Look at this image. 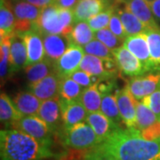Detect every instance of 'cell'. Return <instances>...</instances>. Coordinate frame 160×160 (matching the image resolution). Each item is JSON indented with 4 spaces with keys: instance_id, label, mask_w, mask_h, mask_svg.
Returning <instances> with one entry per match:
<instances>
[{
    "instance_id": "obj_28",
    "label": "cell",
    "mask_w": 160,
    "mask_h": 160,
    "mask_svg": "<svg viewBox=\"0 0 160 160\" xmlns=\"http://www.w3.org/2000/svg\"><path fill=\"white\" fill-rule=\"evenodd\" d=\"M158 121L155 113L142 101L136 103V129L142 131Z\"/></svg>"
},
{
    "instance_id": "obj_21",
    "label": "cell",
    "mask_w": 160,
    "mask_h": 160,
    "mask_svg": "<svg viewBox=\"0 0 160 160\" xmlns=\"http://www.w3.org/2000/svg\"><path fill=\"white\" fill-rule=\"evenodd\" d=\"M123 3L126 10L135 15L145 26L149 29L160 28L155 20L150 4L146 0H125Z\"/></svg>"
},
{
    "instance_id": "obj_5",
    "label": "cell",
    "mask_w": 160,
    "mask_h": 160,
    "mask_svg": "<svg viewBox=\"0 0 160 160\" xmlns=\"http://www.w3.org/2000/svg\"><path fill=\"white\" fill-rule=\"evenodd\" d=\"M9 1L15 17V34L23 36L29 31L37 30V23L42 8L23 0Z\"/></svg>"
},
{
    "instance_id": "obj_10",
    "label": "cell",
    "mask_w": 160,
    "mask_h": 160,
    "mask_svg": "<svg viewBox=\"0 0 160 160\" xmlns=\"http://www.w3.org/2000/svg\"><path fill=\"white\" fill-rule=\"evenodd\" d=\"M160 86V71L132 78L126 87L136 101H142L143 98L150 95Z\"/></svg>"
},
{
    "instance_id": "obj_37",
    "label": "cell",
    "mask_w": 160,
    "mask_h": 160,
    "mask_svg": "<svg viewBox=\"0 0 160 160\" xmlns=\"http://www.w3.org/2000/svg\"><path fill=\"white\" fill-rule=\"evenodd\" d=\"M109 29L112 31V33L116 35L118 38L121 40L126 39L127 34L126 32V29L124 28V25L121 22V19H120L119 15L117 13L116 9H115V12L113 13L112 17L110 19V22L109 24Z\"/></svg>"
},
{
    "instance_id": "obj_31",
    "label": "cell",
    "mask_w": 160,
    "mask_h": 160,
    "mask_svg": "<svg viewBox=\"0 0 160 160\" xmlns=\"http://www.w3.org/2000/svg\"><path fill=\"white\" fill-rule=\"evenodd\" d=\"M101 111L105 114L110 119H112L116 124L119 125L120 122H123L120 116L119 109L118 106V102L115 94L106 93L102 95Z\"/></svg>"
},
{
    "instance_id": "obj_24",
    "label": "cell",
    "mask_w": 160,
    "mask_h": 160,
    "mask_svg": "<svg viewBox=\"0 0 160 160\" xmlns=\"http://www.w3.org/2000/svg\"><path fill=\"white\" fill-rule=\"evenodd\" d=\"M116 12L119 15L127 36L146 33L149 29V28L145 26L135 15L126 10V8H120L116 6Z\"/></svg>"
},
{
    "instance_id": "obj_22",
    "label": "cell",
    "mask_w": 160,
    "mask_h": 160,
    "mask_svg": "<svg viewBox=\"0 0 160 160\" xmlns=\"http://www.w3.org/2000/svg\"><path fill=\"white\" fill-rule=\"evenodd\" d=\"M42 102L29 91L18 92L12 99L15 108L22 116L38 115Z\"/></svg>"
},
{
    "instance_id": "obj_39",
    "label": "cell",
    "mask_w": 160,
    "mask_h": 160,
    "mask_svg": "<svg viewBox=\"0 0 160 160\" xmlns=\"http://www.w3.org/2000/svg\"><path fill=\"white\" fill-rule=\"evenodd\" d=\"M84 160H116L112 157L106 154L98 146L87 150Z\"/></svg>"
},
{
    "instance_id": "obj_42",
    "label": "cell",
    "mask_w": 160,
    "mask_h": 160,
    "mask_svg": "<svg viewBox=\"0 0 160 160\" xmlns=\"http://www.w3.org/2000/svg\"><path fill=\"white\" fill-rule=\"evenodd\" d=\"M78 1L79 0H55V4L54 5H56V6L61 7V8L73 10Z\"/></svg>"
},
{
    "instance_id": "obj_33",
    "label": "cell",
    "mask_w": 160,
    "mask_h": 160,
    "mask_svg": "<svg viewBox=\"0 0 160 160\" xmlns=\"http://www.w3.org/2000/svg\"><path fill=\"white\" fill-rule=\"evenodd\" d=\"M115 9H116V6L115 4H113L106 10L92 16L87 21V22L91 27V29L93 30V32L98 31L100 29L109 28V22L113 13L115 12Z\"/></svg>"
},
{
    "instance_id": "obj_35",
    "label": "cell",
    "mask_w": 160,
    "mask_h": 160,
    "mask_svg": "<svg viewBox=\"0 0 160 160\" xmlns=\"http://www.w3.org/2000/svg\"><path fill=\"white\" fill-rule=\"evenodd\" d=\"M94 38H95V39H98L102 43H103L105 46L109 47L112 51L116 48L121 46V45H123V43H124V41L118 38L116 35L113 34L112 31L109 28L95 31Z\"/></svg>"
},
{
    "instance_id": "obj_4",
    "label": "cell",
    "mask_w": 160,
    "mask_h": 160,
    "mask_svg": "<svg viewBox=\"0 0 160 160\" xmlns=\"http://www.w3.org/2000/svg\"><path fill=\"white\" fill-rule=\"evenodd\" d=\"M63 145L72 149H90L102 143L90 125L85 121L77 124L62 133Z\"/></svg>"
},
{
    "instance_id": "obj_29",
    "label": "cell",
    "mask_w": 160,
    "mask_h": 160,
    "mask_svg": "<svg viewBox=\"0 0 160 160\" xmlns=\"http://www.w3.org/2000/svg\"><path fill=\"white\" fill-rule=\"evenodd\" d=\"M84 88L75 82L70 77L61 78L60 83V96L66 101L79 100Z\"/></svg>"
},
{
    "instance_id": "obj_9",
    "label": "cell",
    "mask_w": 160,
    "mask_h": 160,
    "mask_svg": "<svg viewBox=\"0 0 160 160\" xmlns=\"http://www.w3.org/2000/svg\"><path fill=\"white\" fill-rule=\"evenodd\" d=\"M38 116L46 123L52 132L60 134L61 136L60 131L62 127L63 128V120L60 95L43 101L38 109Z\"/></svg>"
},
{
    "instance_id": "obj_20",
    "label": "cell",
    "mask_w": 160,
    "mask_h": 160,
    "mask_svg": "<svg viewBox=\"0 0 160 160\" xmlns=\"http://www.w3.org/2000/svg\"><path fill=\"white\" fill-rule=\"evenodd\" d=\"M21 37L23 38L27 47L28 60L26 66L43 61L46 57V52L42 35L37 30H31Z\"/></svg>"
},
{
    "instance_id": "obj_44",
    "label": "cell",
    "mask_w": 160,
    "mask_h": 160,
    "mask_svg": "<svg viewBox=\"0 0 160 160\" xmlns=\"http://www.w3.org/2000/svg\"><path fill=\"white\" fill-rule=\"evenodd\" d=\"M150 6L154 14L155 20L160 27V0H155L152 4H150Z\"/></svg>"
},
{
    "instance_id": "obj_25",
    "label": "cell",
    "mask_w": 160,
    "mask_h": 160,
    "mask_svg": "<svg viewBox=\"0 0 160 160\" xmlns=\"http://www.w3.org/2000/svg\"><path fill=\"white\" fill-rule=\"evenodd\" d=\"M22 117L17 109L15 108L9 96L2 92L0 96V119L1 123L6 126H10Z\"/></svg>"
},
{
    "instance_id": "obj_45",
    "label": "cell",
    "mask_w": 160,
    "mask_h": 160,
    "mask_svg": "<svg viewBox=\"0 0 160 160\" xmlns=\"http://www.w3.org/2000/svg\"><path fill=\"white\" fill-rule=\"evenodd\" d=\"M146 1H147V2H148L149 4H152V3L154 2L155 0H146Z\"/></svg>"
},
{
    "instance_id": "obj_18",
    "label": "cell",
    "mask_w": 160,
    "mask_h": 160,
    "mask_svg": "<svg viewBox=\"0 0 160 160\" xmlns=\"http://www.w3.org/2000/svg\"><path fill=\"white\" fill-rule=\"evenodd\" d=\"M43 41L46 57L54 63L62 56L72 42L69 36L64 35H47L43 37Z\"/></svg>"
},
{
    "instance_id": "obj_1",
    "label": "cell",
    "mask_w": 160,
    "mask_h": 160,
    "mask_svg": "<svg viewBox=\"0 0 160 160\" xmlns=\"http://www.w3.org/2000/svg\"><path fill=\"white\" fill-rule=\"evenodd\" d=\"M98 147L116 160H160V139L146 140L136 128H119Z\"/></svg>"
},
{
    "instance_id": "obj_46",
    "label": "cell",
    "mask_w": 160,
    "mask_h": 160,
    "mask_svg": "<svg viewBox=\"0 0 160 160\" xmlns=\"http://www.w3.org/2000/svg\"><path fill=\"white\" fill-rule=\"evenodd\" d=\"M116 1V3H118V2H124L125 0H115Z\"/></svg>"
},
{
    "instance_id": "obj_13",
    "label": "cell",
    "mask_w": 160,
    "mask_h": 160,
    "mask_svg": "<svg viewBox=\"0 0 160 160\" xmlns=\"http://www.w3.org/2000/svg\"><path fill=\"white\" fill-rule=\"evenodd\" d=\"M118 106L123 123L127 128H136V103L137 101L132 95L127 87L116 90Z\"/></svg>"
},
{
    "instance_id": "obj_34",
    "label": "cell",
    "mask_w": 160,
    "mask_h": 160,
    "mask_svg": "<svg viewBox=\"0 0 160 160\" xmlns=\"http://www.w3.org/2000/svg\"><path fill=\"white\" fill-rule=\"evenodd\" d=\"M83 49L86 53L91 54L93 56H97L103 59L113 57L112 50H110L109 47H107L98 39L92 40L90 43H88L83 47Z\"/></svg>"
},
{
    "instance_id": "obj_47",
    "label": "cell",
    "mask_w": 160,
    "mask_h": 160,
    "mask_svg": "<svg viewBox=\"0 0 160 160\" xmlns=\"http://www.w3.org/2000/svg\"><path fill=\"white\" fill-rule=\"evenodd\" d=\"M79 1H80V0H79Z\"/></svg>"
},
{
    "instance_id": "obj_2",
    "label": "cell",
    "mask_w": 160,
    "mask_h": 160,
    "mask_svg": "<svg viewBox=\"0 0 160 160\" xmlns=\"http://www.w3.org/2000/svg\"><path fill=\"white\" fill-rule=\"evenodd\" d=\"M52 145L17 129L0 132L1 160H45L56 157Z\"/></svg>"
},
{
    "instance_id": "obj_19",
    "label": "cell",
    "mask_w": 160,
    "mask_h": 160,
    "mask_svg": "<svg viewBox=\"0 0 160 160\" xmlns=\"http://www.w3.org/2000/svg\"><path fill=\"white\" fill-rule=\"evenodd\" d=\"M28 53L22 37L14 34L11 37L10 45V74L16 73L27 65Z\"/></svg>"
},
{
    "instance_id": "obj_32",
    "label": "cell",
    "mask_w": 160,
    "mask_h": 160,
    "mask_svg": "<svg viewBox=\"0 0 160 160\" xmlns=\"http://www.w3.org/2000/svg\"><path fill=\"white\" fill-rule=\"evenodd\" d=\"M10 45L11 38H1L0 49H1V62H0V75L1 81L4 82L10 74Z\"/></svg>"
},
{
    "instance_id": "obj_27",
    "label": "cell",
    "mask_w": 160,
    "mask_h": 160,
    "mask_svg": "<svg viewBox=\"0 0 160 160\" xmlns=\"http://www.w3.org/2000/svg\"><path fill=\"white\" fill-rule=\"evenodd\" d=\"M69 37L73 43L84 47L93 40L94 33L87 22H79L75 23Z\"/></svg>"
},
{
    "instance_id": "obj_17",
    "label": "cell",
    "mask_w": 160,
    "mask_h": 160,
    "mask_svg": "<svg viewBox=\"0 0 160 160\" xmlns=\"http://www.w3.org/2000/svg\"><path fill=\"white\" fill-rule=\"evenodd\" d=\"M86 121L90 125L102 142L120 128L113 120L100 111L88 113Z\"/></svg>"
},
{
    "instance_id": "obj_11",
    "label": "cell",
    "mask_w": 160,
    "mask_h": 160,
    "mask_svg": "<svg viewBox=\"0 0 160 160\" xmlns=\"http://www.w3.org/2000/svg\"><path fill=\"white\" fill-rule=\"evenodd\" d=\"M84 52L85 51L82 46L71 42L67 51L55 63L56 73L60 76V78L69 77L73 72L79 69L80 63L85 55Z\"/></svg>"
},
{
    "instance_id": "obj_14",
    "label": "cell",
    "mask_w": 160,
    "mask_h": 160,
    "mask_svg": "<svg viewBox=\"0 0 160 160\" xmlns=\"http://www.w3.org/2000/svg\"><path fill=\"white\" fill-rule=\"evenodd\" d=\"M61 108L62 113L63 131L86 120L88 112L80 99L76 101H66L61 98Z\"/></svg>"
},
{
    "instance_id": "obj_30",
    "label": "cell",
    "mask_w": 160,
    "mask_h": 160,
    "mask_svg": "<svg viewBox=\"0 0 160 160\" xmlns=\"http://www.w3.org/2000/svg\"><path fill=\"white\" fill-rule=\"evenodd\" d=\"M146 34L148 36L150 57L154 65L155 72L160 71V28L149 29Z\"/></svg>"
},
{
    "instance_id": "obj_36",
    "label": "cell",
    "mask_w": 160,
    "mask_h": 160,
    "mask_svg": "<svg viewBox=\"0 0 160 160\" xmlns=\"http://www.w3.org/2000/svg\"><path fill=\"white\" fill-rule=\"evenodd\" d=\"M75 82H77L78 85L82 86L83 88H87L90 87L92 85L97 84L98 82L101 80L100 78L95 77V76H92L89 73H87L86 71L82 70V69H78L75 72L69 76Z\"/></svg>"
},
{
    "instance_id": "obj_12",
    "label": "cell",
    "mask_w": 160,
    "mask_h": 160,
    "mask_svg": "<svg viewBox=\"0 0 160 160\" xmlns=\"http://www.w3.org/2000/svg\"><path fill=\"white\" fill-rule=\"evenodd\" d=\"M117 65L125 76L134 78L145 74L142 62L123 45L112 51Z\"/></svg>"
},
{
    "instance_id": "obj_41",
    "label": "cell",
    "mask_w": 160,
    "mask_h": 160,
    "mask_svg": "<svg viewBox=\"0 0 160 160\" xmlns=\"http://www.w3.org/2000/svg\"><path fill=\"white\" fill-rule=\"evenodd\" d=\"M98 90L102 93V95L106 93H111L116 87L115 78H107V79H101L97 84Z\"/></svg>"
},
{
    "instance_id": "obj_43",
    "label": "cell",
    "mask_w": 160,
    "mask_h": 160,
    "mask_svg": "<svg viewBox=\"0 0 160 160\" xmlns=\"http://www.w3.org/2000/svg\"><path fill=\"white\" fill-rule=\"evenodd\" d=\"M23 1H26L29 4L40 7V8H45L46 6L55 4V0H23Z\"/></svg>"
},
{
    "instance_id": "obj_38",
    "label": "cell",
    "mask_w": 160,
    "mask_h": 160,
    "mask_svg": "<svg viewBox=\"0 0 160 160\" xmlns=\"http://www.w3.org/2000/svg\"><path fill=\"white\" fill-rule=\"evenodd\" d=\"M142 102L146 104L160 120V86L150 95L143 98Z\"/></svg>"
},
{
    "instance_id": "obj_3",
    "label": "cell",
    "mask_w": 160,
    "mask_h": 160,
    "mask_svg": "<svg viewBox=\"0 0 160 160\" xmlns=\"http://www.w3.org/2000/svg\"><path fill=\"white\" fill-rule=\"evenodd\" d=\"M74 24L73 10L52 5L42 8L37 23V31L42 37L47 35L69 36Z\"/></svg>"
},
{
    "instance_id": "obj_6",
    "label": "cell",
    "mask_w": 160,
    "mask_h": 160,
    "mask_svg": "<svg viewBox=\"0 0 160 160\" xmlns=\"http://www.w3.org/2000/svg\"><path fill=\"white\" fill-rule=\"evenodd\" d=\"M12 129L23 132L42 142L53 146L54 137L57 135L48 127L38 115L22 116L12 125Z\"/></svg>"
},
{
    "instance_id": "obj_8",
    "label": "cell",
    "mask_w": 160,
    "mask_h": 160,
    "mask_svg": "<svg viewBox=\"0 0 160 160\" xmlns=\"http://www.w3.org/2000/svg\"><path fill=\"white\" fill-rule=\"evenodd\" d=\"M123 46L131 52L142 62L143 69L146 72H155L154 65L150 57L148 36L146 33L127 36L124 40Z\"/></svg>"
},
{
    "instance_id": "obj_7",
    "label": "cell",
    "mask_w": 160,
    "mask_h": 160,
    "mask_svg": "<svg viewBox=\"0 0 160 160\" xmlns=\"http://www.w3.org/2000/svg\"><path fill=\"white\" fill-rule=\"evenodd\" d=\"M79 69L101 79L116 78L119 70L115 59H103L87 53L84 55Z\"/></svg>"
},
{
    "instance_id": "obj_23",
    "label": "cell",
    "mask_w": 160,
    "mask_h": 160,
    "mask_svg": "<svg viewBox=\"0 0 160 160\" xmlns=\"http://www.w3.org/2000/svg\"><path fill=\"white\" fill-rule=\"evenodd\" d=\"M26 78L29 84H33L45 78L48 75L56 72L55 63L48 58L45 57L43 61L26 66L25 69Z\"/></svg>"
},
{
    "instance_id": "obj_15",
    "label": "cell",
    "mask_w": 160,
    "mask_h": 160,
    "mask_svg": "<svg viewBox=\"0 0 160 160\" xmlns=\"http://www.w3.org/2000/svg\"><path fill=\"white\" fill-rule=\"evenodd\" d=\"M60 76L54 72L48 75L45 78L29 85V91L41 101H46L60 95Z\"/></svg>"
},
{
    "instance_id": "obj_16",
    "label": "cell",
    "mask_w": 160,
    "mask_h": 160,
    "mask_svg": "<svg viewBox=\"0 0 160 160\" xmlns=\"http://www.w3.org/2000/svg\"><path fill=\"white\" fill-rule=\"evenodd\" d=\"M112 5L110 0H80L73 9L74 22H87Z\"/></svg>"
},
{
    "instance_id": "obj_40",
    "label": "cell",
    "mask_w": 160,
    "mask_h": 160,
    "mask_svg": "<svg viewBox=\"0 0 160 160\" xmlns=\"http://www.w3.org/2000/svg\"><path fill=\"white\" fill-rule=\"evenodd\" d=\"M141 134L146 140H158L160 139V120L154 125L141 131Z\"/></svg>"
},
{
    "instance_id": "obj_26",
    "label": "cell",
    "mask_w": 160,
    "mask_h": 160,
    "mask_svg": "<svg viewBox=\"0 0 160 160\" xmlns=\"http://www.w3.org/2000/svg\"><path fill=\"white\" fill-rule=\"evenodd\" d=\"M102 93L98 90L97 85H92L90 87L85 88L80 96V101L82 102L84 107L88 113L97 112L101 109L102 105Z\"/></svg>"
}]
</instances>
